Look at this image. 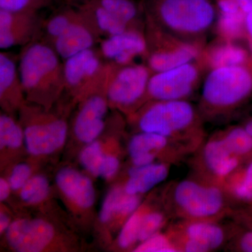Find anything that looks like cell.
I'll use <instances>...</instances> for the list:
<instances>
[{
  "label": "cell",
  "mask_w": 252,
  "mask_h": 252,
  "mask_svg": "<svg viewBox=\"0 0 252 252\" xmlns=\"http://www.w3.org/2000/svg\"><path fill=\"white\" fill-rule=\"evenodd\" d=\"M161 197L172 220L220 221L235 209L221 186L190 175L167 184Z\"/></svg>",
  "instance_id": "1"
},
{
  "label": "cell",
  "mask_w": 252,
  "mask_h": 252,
  "mask_svg": "<svg viewBox=\"0 0 252 252\" xmlns=\"http://www.w3.org/2000/svg\"><path fill=\"white\" fill-rule=\"evenodd\" d=\"M204 123L198 107L188 99L153 100L136 119L139 130L175 141L193 153L207 136Z\"/></svg>",
  "instance_id": "2"
},
{
  "label": "cell",
  "mask_w": 252,
  "mask_h": 252,
  "mask_svg": "<svg viewBox=\"0 0 252 252\" xmlns=\"http://www.w3.org/2000/svg\"><path fill=\"white\" fill-rule=\"evenodd\" d=\"M252 94V74L245 65L212 68L203 86L198 109L204 122L228 119Z\"/></svg>",
  "instance_id": "3"
},
{
  "label": "cell",
  "mask_w": 252,
  "mask_h": 252,
  "mask_svg": "<svg viewBox=\"0 0 252 252\" xmlns=\"http://www.w3.org/2000/svg\"><path fill=\"white\" fill-rule=\"evenodd\" d=\"M25 94L44 97L65 88L61 59L45 41L35 40L24 46L18 64Z\"/></svg>",
  "instance_id": "4"
},
{
  "label": "cell",
  "mask_w": 252,
  "mask_h": 252,
  "mask_svg": "<svg viewBox=\"0 0 252 252\" xmlns=\"http://www.w3.org/2000/svg\"><path fill=\"white\" fill-rule=\"evenodd\" d=\"M156 18L152 24L165 34L190 39L205 35L215 24L216 14L208 0H162Z\"/></svg>",
  "instance_id": "5"
},
{
  "label": "cell",
  "mask_w": 252,
  "mask_h": 252,
  "mask_svg": "<svg viewBox=\"0 0 252 252\" xmlns=\"http://www.w3.org/2000/svg\"><path fill=\"white\" fill-rule=\"evenodd\" d=\"M212 220H172L165 232L177 252H212L224 250L238 224Z\"/></svg>",
  "instance_id": "6"
},
{
  "label": "cell",
  "mask_w": 252,
  "mask_h": 252,
  "mask_svg": "<svg viewBox=\"0 0 252 252\" xmlns=\"http://www.w3.org/2000/svg\"><path fill=\"white\" fill-rule=\"evenodd\" d=\"M187 160L189 175L220 186L243 161L230 149L220 130L207 136Z\"/></svg>",
  "instance_id": "7"
},
{
  "label": "cell",
  "mask_w": 252,
  "mask_h": 252,
  "mask_svg": "<svg viewBox=\"0 0 252 252\" xmlns=\"http://www.w3.org/2000/svg\"><path fill=\"white\" fill-rule=\"evenodd\" d=\"M63 68L65 88L89 95L105 89L111 71L110 64L94 48L65 60Z\"/></svg>",
  "instance_id": "8"
},
{
  "label": "cell",
  "mask_w": 252,
  "mask_h": 252,
  "mask_svg": "<svg viewBox=\"0 0 252 252\" xmlns=\"http://www.w3.org/2000/svg\"><path fill=\"white\" fill-rule=\"evenodd\" d=\"M152 74L147 64L132 63L122 67L111 65L105 88L107 100L114 105L126 109L140 103L147 97Z\"/></svg>",
  "instance_id": "9"
},
{
  "label": "cell",
  "mask_w": 252,
  "mask_h": 252,
  "mask_svg": "<svg viewBox=\"0 0 252 252\" xmlns=\"http://www.w3.org/2000/svg\"><path fill=\"white\" fill-rule=\"evenodd\" d=\"M200 69L194 62L180 67L152 73L149 80L147 98L151 100L188 99L196 90Z\"/></svg>",
  "instance_id": "10"
},
{
  "label": "cell",
  "mask_w": 252,
  "mask_h": 252,
  "mask_svg": "<svg viewBox=\"0 0 252 252\" xmlns=\"http://www.w3.org/2000/svg\"><path fill=\"white\" fill-rule=\"evenodd\" d=\"M130 159L153 163L162 162L178 165L193 154L188 147L152 132H140L132 135L127 146Z\"/></svg>",
  "instance_id": "11"
},
{
  "label": "cell",
  "mask_w": 252,
  "mask_h": 252,
  "mask_svg": "<svg viewBox=\"0 0 252 252\" xmlns=\"http://www.w3.org/2000/svg\"><path fill=\"white\" fill-rule=\"evenodd\" d=\"M98 51L108 64L122 67L134 63L137 58L146 56L148 42L138 28H132L104 38L99 44Z\"/></svg>",
  "instance_id": "12"
},
{
  "label": "cell",
  "mask_w": 252,
  "mask_h": 252,
  "mask_svg": "<svg viewBox=\"0 0 252 252\" xmlns=\"http://www.w3.org/2000/svg\"><path fill=\"white\" fill-rule=\"evenodd\" d=\"M42 27L35 14L0 9V48L6 50L28 45L37 40Z\"/></svg>",
  "instance_id": "13"
},
{
  "label": "cell",
  "mask_w": 252,
  "mask_h": 252,
  "mask_svg": "<svg viewBox=\"0 0 252 252\" xmlns=\"http://www.w3.org/2000/svg\"><path fill=\"white\" fill-rule=\"evenodd\" d=\"M54 236L52 225L42 220H15L6 233L10 247L19 252L42 251Z\"/></svg>",
  "instance_id": "14"
},
{
  "label": "cell",
  "mask_w": 252,
  "mask_h": 252,
  "mask_svg": "<svg viewBox=\"0 0 252 252\" xmlns=\"http://www.w3.org/2000/svg\"><path fill=\"white\" fill-rule=\"evenodd\" d=\"M147 39V65L152 73L168 70L194 62V60L199 56L198 48L189 41H182L171 46L163 44L153 36H149Z\"/></svg>",
  "instance_id": "15"
},
{
  "label": "cell",
  "mask_w": 252,
  "mask_h": 252,
  "mask_svg": "<svg viewBox=\"0 0 252 252\" xmlns=\"http://www.w3.org/2000/svg\"><path fill=\"white\" fill-rule=\"evenodd\" d=\"M67 132V124L63 119L30 124L24 130L26 149L32 155L53 153L64 144Z\"/></svg>",
  "instance_id": "16"
},
{
  "label": "cell",
  "mask_w": 252,
  "mask_h": 252,
  "mask_svg": "<svg viewBox=\"0 0 252 252\" xmlns=\"http://www.w3.org/2000/svg\"><path fill=\"white\" fill-rule=\"evenodd\" d=\"M99 91L86 97L74 121V134L81 142L85 143L94 142L105 126L104 118L108 100L106 94L102 95L98 94Z\"/></svg>",
  "instance_id": "17"
},
{
  "label": "cell",
  "mask_w": 252,
  "mask_h": 252,
  "mask_svg": "<svg viewBox=\"0 0 252 252\" xmlns=\"http://www.w3.org/2000/svg\"><path fill=\"white\" fill-rule=\"evenodd\" d=\"M80 11V16L62 34L49 44L61 59L67 60L94 48L98 36L89 26Z\"/></svg>",
  "instance_id": "18"
},
{
  "label": "cell",
  "mask_w": 252,
  "mask_h": 252,
  "mask_svg": "<svg viewBox=\"0 0 252 252\" xmlns=\"http://www.w3.org/2000/svg\"><path fill=\"white\" fill-rule=\"evenodd\" d=\"M173 165L157 162L144 166H130L127 179L123 186L126 193L142 195L166 180Z\"/></svg>",
  "instance_id": "19"
},
{
  "label": "cell",
  "mask_w": 252,
  "mask_h": 252,
  "mask_svg": "<svg viewBox=\"0 0 252 252\" xmlns=\"http://www.w3.org/2000/svg\"><path fill=\"white\" fill-rule=\"evenodd\" d=\"M56 184L63 193L82 208H89L95 200L94 185L89 177L72 168H63L56 175Z\"/></svg>",
  "instance_id": "20"
},
{
  "label": "cell",
  "mask_w": 252,
  "mask_h": 252,
  "mask_svg": "<svg viewBox=\"0 0 252 252\" xmlns=\"http://www.w3.org/2000/svg\"><path fill=\"white\" fill-rule=\"evenodd\" d=\"M235 208L252 204V157L243 160L221 185Z\"/></svg>",
  "instance_id": "21"
},
{
  "label": "cell",
  "mask_w": 252,
  "mask_h": 252,
  "mask_svg": "<svg viewBox=\"0 0 252 252\" xmlns=\"http://www.w3.org/2000/svg\"><path fill=\"white\" fill-rule=\"evenodd\" d=\"M80 11L89 26L98 36L108 37L132 28L104 9L96 1Z\"/></svg>",
  "instance_id": "22"
},
{
  "label": "cell",
  "mask_w": 252,
  "mask_h": 252,
  "mask_svg": "<svg viewBox=\"0 0 252 252\" xmlns=\"http://www.w3.org/2000/svg\"><path fill=\"white\" fill-rule=\"evenodd\" d=\"M24 93L14 58L6 52L0 54V97L3 102L21 100Z\"/></svg>",
  "instance_id": "23"
},
{
  "label": "cell",
  "mask_w": 252,
  "mask_h": 252,
  "mask_svg": "<svg viewBox=\"0 0 252 252\" xmlns=\"http://www.w3.org/2000/svg\"><path fill=\"white\" fill-rule=\"evenodd\" d=\"M248 59L246 51L232 43H222L214 46L207 55L212 68L244 65Z\"/></svg>",
  "instance_id": "24"
},
{
  "label": "cell",
  "mask_w": 252,
  "mask_h": 252,
  "mask_svg": "<svg viewBox=\"0 0 252 252\" xmlns=\"http://www.w3.org/2000/svg\"><path fill=\"white\" fill-rule=\"evenodd\" d=\"M220 133L233 153L243 160L252 157V136L241 125L220 130Z\"/></svg>",
  "instance_id": "25"
},
{
  "label": "cell",
  "mask_w": 252,
  "mask_h": 252,
  "mask_svg": "<svg viewBox=\"0 0 252 252\" xmlns=\"http://www.w3.org/2000/svg\"><path fill=\"white\" fill-rule=\"evenodd\" d=\"M130 28H137L138 10L130 0H98L96 1Z\"/></svg>",
  "instance_id": "26"
},
{
  "label": "cell",
  "mask_w": 252,
  "mask_h": 252,
  "mask_svg": "<svg viewBox=\"0 0 252 252\" xmlns=\"http://www.w3.org/2000/svg\"><path fill=\"white\" fill-rule=\"evenodd\" d=\"M80 16V11L66 10L53 15L44 24L42 31L45 33L46 42L51 43L62 34Z\"/></svg>",
  "instance_id": "27"
},
{
  "label": "cell",
  "mask_w": 252,
  "mask_h": 252,
  "mask_svg": "<svg viewBox=\"0 0 252 252\" xmlns=\"http://www.w3.org/2000/svg\"><path fill=\"white\" fill-rule=\"evenodd\" d=\"M24 132L12 118L7 115L0 117V146L16 149L22 144Z\"/></svg>",
  "instance_id": "28"
},
{
  "label": "cell",
  "mask_w": 252,
  "mask_h": 252,
  "mask_svg": "<svg viewBox=\"0 0 252 252\" xmlns=\"http://www.w3.org/2000/svg\"><path fill=\"white\" fill-rule=\"evenodd\" d=\"M49 185L44 176L36 175L31 177L21 190V198L28 203H40L48 196Z\"/></svg>",
  "instance_id": "29"
},
{
  "label": "cell",
  "mask_w": 252,
  "mask_h": 252,
  "mask_svg": "<svg viewBox=\"0 0 252 252\" xmlns=\"http://www.w3.org/2000/svg\"><path fill=\"white\" fill-rule=\"evenodd\" d=\"M140 212L138 208L126 220L118 238V245L123 250H127L138 245L139 223Z\"/></svg>",
  "instance_id": "30"
},
{
  "label": "cell",
  "mask_w": 252,
  "mask_h": 252,
  "mask_svg": "<svg viewBox=\"0 0 252 252\" xmlns=\"http://www.w3.org/2000/svg\"><path fill=\"white\" fill-rule=\"evenodd\" d=\"M105 154L102 152L100 144L91 142L83 149L80 155L81 164L86 170L92 175L99 177V171L103 162Z\"/></svg>",
  "instance_id": "31"
},
{
  "label": "cell",
  "mask_w": 252,
  "mask_h": 252,
  "mask_svg": "<svg viewBox=\"0 0 252 252\" xmlns=\"http://www.w3.org/2000/svg\"><path fill=\"white\" fill-rule=\"evenodd\" d=\"M245 16L246 15L243 11L220 14L218 27L222 35L227 38L240 35L245 28Z\"/></svg>",
  "instance_id": "32"
},
{
  "label": "cell",
  "mask_w": 252,
  "mask_h": 252,
  "mask_svg": "<svg viewBox=\"0 0 252 252\" xmlns=\"http://www.w3.org/2000/svg\"><path fill=\"white\" fill-rule=\"evenodd\" d=\"M133 252H177V250L165 230L163 233L159 232L137 245Z\"/></svg>",
  "instance_id": "33"
},
{
  "label": "cell",
  "mask_w": 252,
  "mask_h": 252,
  "mask_svg": "<svg viewBox=\"0 0 252 252\" xmlns=\"http://www.w3.org/2000/svg\"><path fill=\"white\" fill-rule=\"evenodd\" d=\"M224 251L252 252V230L238 224L234 234L225 246Z\"/></svg>",
  "instance_id": "34"
},
{
  "label": "cell",
  "mask_w": 252,
  "mask_h": 252,
  "mask_svg": "<svg viewBox=\"0 0 252 252\" xmlns=\"http://www.w3.org/2000/svg\"><path fill=\"white\" fill-rule=\"evenodd\" d=\"M44 0H0V9L11 12L32 13L42 4Z\"/></svg>",
  "instance_id": "35"
},
{
  "label": "cell",
  "mask_w": 252,
  "mask_h": 252,
  "mask_svg": "<svg viewBox=\"0 0 252 252\" xmlns=\"http://www.w3.org/2000/svg\"><path fill=\"white\" fill-rule=\"evenodd\" d=\"M31 169L26 163H20L16 165L10 176L9 183L12 190L21 189L25 184L31 178Z\"/></svg>",
  "instance_id": "36"
},
{
  "label": "cell",
  "mask_w": 252,
  "mask_h": 252,
  "mask_svg": "<svg viewBox=\"0 0 252 252\" xmlns=\"http://www.w3.org/2000/svg\"><path fill=\"white\" fill-rule=\"evenodd\" d=\"M121 190H122V187L113 189L104 199L102 208L99 212V220L102 223L109 221L114 216V205Z\"/></svg>",
  "instance_id": "37"
},
{
  "label": "cell",
  "mask_w": 252,
  "mask_h": 252,
  "mask_svg": "<svg viewBox=\"0 0 252 252\" xmlns=\"http://www.w3.org/2000/svg\"><path fill=\"white\" fill-rule=\"evenodd\" d=\"M229 220L244 228L252 230V204L235 208Z\"/></svg>",
  "instance_id": "38"
},
{
  "label": "cell",
  "mask_w": 252,
  "mask_h": 252,
  "mask_svg": "<svg viewBox=\"0 0 252 252\" xmlns=\"http://www.w3.org/2000/svg\"><path fill=\"white\" fill-rule=\"evenodd\" d=\"M120 166V161L118 158L112 155H105L99 171V177L104 179L112 178L117 174Z\"/></svg>",
  "instance_id": "39"
},
{
  "label": "cell",
  "mask_w": 252,
  "mask_h": 252,
  "mask_svg": "<svg viewBox=\"0 0 252 252\" xmlns=\"http://www.w3.org/2000/svg\"><path fill=\"white\" fill-rule=\"evenodd\" d=\"M218 5L220 14H229V13L243 11L235 0H220Z\"/></svg>",
  "instance_id": "40"
},
{
  "label": "cell",
  "mask_w": 252,
  "mask_h": 252,
  "mask_svg": "<svg viewBox=\"0 0 252 252\" xmlns=\"http://www.w3.org/2000/svg\"><path fill=\"white\" fill-rule=\"evenodd\" d=\"M11 187L9 182H6L4 179L0 180V200L1 201L6 200L9 195Z\"/></svg>",
  "instance_id": "41"
},
{
  "label": "cell",
  "mask_w": 252,
  "mask_h": 252,
  "mask_svg": "<svg viewBox=\"0 0 252 252\" xmlns=\"http://www.w3.org/2000/svg\"><path fill=\"white\" fill-rule=\"evenodd\" d=\"M245 15L252 9V0H235Z\"/></svg>",
  "instance_id": "42"
},
{
  "label": "cell",
  "mask_w": 252,
  "mask_h": 252,
  "mask_svg": "<svg viewBox=\"0 0 252 252\" xmlns=\"http://www.w3.org/2000/svg\"><path fill=\"white\" fill-rule=\"evenodd\" d=\"M9 225L10 220L9 217L6 214L1 213L0 215V231H1V233L7 230Z\"/></svg>",
  "instance_id": "43"
},
{
  "label": "cell",
  "mask_w": 252,
  "mask_h": 252,
  "mask_svg": "<svg viewBox=\"0 0 252 252\" xmlns=\"http://www.w3.org/2000/svg\"><path fill=\"white\" fill-rule=\"evenodd\" d=\"M245 29L252 39V9L245 16Z\"/></svg>",
  "instance_id": "44"
},
{
  "label": "cell",
  "mask_w": 252,
  "mask_h": 252,
  "mask_svg": "<svg viewBox=\"0 0 252 252\" xmlns=\"http://www.w3.org/2000/svg\"><path fill=\"white\" fill-rule=\"evenodd\" d=\"M241 126L252 136V117L245 121Z\"/></svg>",
  "instance_id": "45"
}]
</instances>
